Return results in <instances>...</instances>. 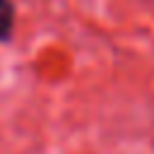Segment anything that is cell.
<instances>
[{
  "label": "cell",
  "instance_id": "6da1fadb",
  "mask_svg": "<svg viewBox=\"0 0 154 154\" xmlns=\"http://www.w3.org/2000/svg\"><path fill=\"white\" fill-rule=\"evenodd\" d=\"M17 24V7L12 0H0V43L10 41Z\"/></svg>",
  "mask_w": 154,
  "mask_h": 154
}]
</instances>
